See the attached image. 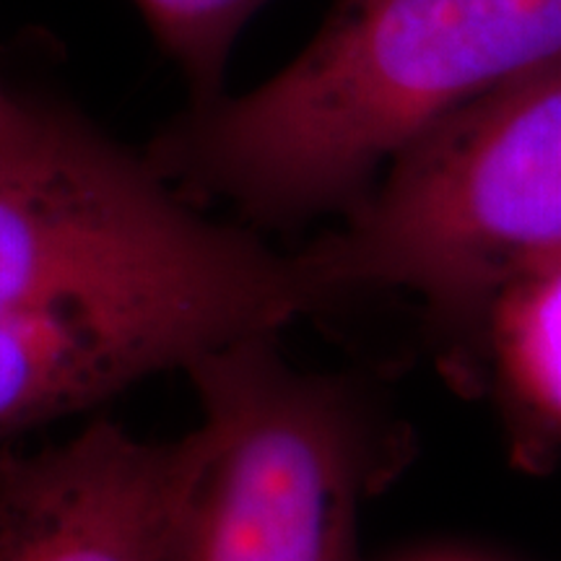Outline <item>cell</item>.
I'll use <instances>...</instances> for the list:
<instances>
[{"label": "cell", "instance_id": "5b68a950", "mask_svg": "<svg viewBox=\"0 0 561 561\" xmlns=\"http://www.w3.org/2000/svg\"><path fill=\"white\" fill-rule=\"evenodd\" d=\"M201 424L146 442L96 421L39 453L0 447V561H170Z\"/></svg>", "mask_w": 561, "mask_h": 561}, {"label": "cell", "instance_id": "ba28073f", "mask_svg": "<svg viewBox=\"0 0 561 561\" xmlns=\"http://www.w3.org/2000/svg\"><path fill=\"white\" fill-rule=\"evenodd\" d=\"M159 47L178 62L191 102L224 94L229 53L242 26L268 0H133Z\"/></svg>", "mask_w": 561, "mask_h": 561}, {"label": "cell", "instance_id": "9c48e42d", "mask_svg": "<svg viewBox=\"0 0 561 561\" xmlns=\"http://www.w3.org/2000/svg\"><path fill=\"white\" fill-rule=\"evenodd\" d=\"M45 96L19 94L0 83V153L21 151L32 146L45 128Z\"/></svg>", "mask_w": 561, "mask_h": 561}, {"label": "cell", "instance_id": "8992f818", "mask_svg": "<svg viewBox=\"0 0 561 561\" xmlns=\"http://www.w3.org/2000/svg\"><path fill=\"white\" fill-rule=\"evenodd\" d=\"M227 343L180 314H0V447Z\"/></svg>", "mask_w": 561, "mask_h": 561}, {"label": "cell", "instance_id": "6da1fadb", "mask_svg": "<svg viewBox=\"0 0 561 561\" xmlns=\"http://www.w3.org/2000/svg\"><path fill=\"white\" fill-rule=\"evenodd\" d=\"M559 60L561 0H339L280 73L191 102L144 153L195 206L291 227L346 214L426 130Z\"/></svg>", "mask_w": 561, "mask_h": 561}, {"label": "cell", "instance_id": "7a4b0ae2", "mask_svg": "<svg viewBox=\"0 0 561 561\" xmlns=\"http://www.w3.org/2000/svg\"><path fill=\"white\" fill-rule=\"evenodd\" d=\"M325 305L305 252L208 219L70 104L0 153V314H180L242 341Z\"/></svg>", "mask_w": 561, "mask_h": 561}, {"label": "cell", "instance_id": "30bf717a", "mask_svg": "<svg viewBox=\"0 0 561 561\" xmlns=\"http://www.w3.org/2000/svg\"><path fill=\"white\" fill-rule=\"evenodd\" d=\"M421 561H468V559H421Z\"/></svg>", "mask_w": 561, "mask_h": 561}, {"label": "cell", "instance_id": "52a82bcc", "mask_svg": "<svg viewBox=\"0 0 561 561\" xmlns=\"http://www.w3.org/2000/svg\"><path fill=\"white\" fill-rule=\"evenodd\" d=\"M489 314L504 388L525 416L561 439V255L512 278Z\"/></svg>", "mask_w": 561, "mask_h": 561}, {"label": "cell", "instance_id": "3957f363", "mask_svg": "<svg viewBox=\"0 0 561 561\" xmlns=\"http://www.w3.org/2000/svg\"><path fill=\"white\" fill-rule=\"evenodd\" d=\"M305 255L331 301L409 291L450 312L561 255V60L413 140Z\"/></svg>", "mask_w": 561, "mask_h": 561}, {"label": "cell", "instance_id": "277c9868", "mask_svg": "<svg viewBox=\"0 0 561 561\" xmlns=\"http://www.w3.org/2000/svg\"><path fill=\"white\" fill-rule=\"evenodd\" d=\"M206 447L170 561H359L375 432L348 388L294 369L276 335L185 367Z\"/></svg>", "mask_w": 561, "mask_h": 561}]
</instances>
